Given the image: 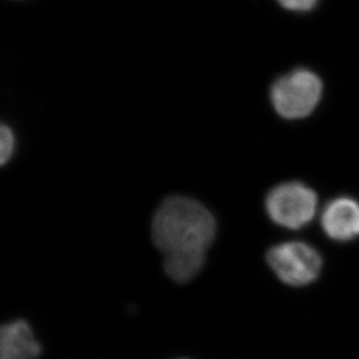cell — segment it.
<instances>
[{"mask_svg":"<svg viewBox=\"0 0 359 359\" xmlns=\"http://www.w3.org/2000/svg\"><path fill=\"white\" fill-rule=\"evenodd\" d=\"M41 353V344L27 322L17 320L3 325L0 359H38Z\"/></svg>","mask_w":359,"mask_h":359,"instance_id":"cell-6","label":"cell"},{"mask_svg":"<svg viewBox=\"0 0 359 359\" xmlns=\"http://www.w3.org/2000/svg\"><path fill=\"white\" fill-rule=\"evenodd\" d=\"M322 227L329 238L350 241L359 236V203L351 198L332 200L321 217Z\"/></svg>","mask_w":359,"mask_h":359,"instance_id":"cell-5","label":"cell"},{"mask_svg":"<svg viewBox=\"0 0 359 359\" xmlns=\"http://www.w3.org/2000/svg\"><path fill=\"white\" fill-rule=\"evenodd\" d=\"M321 95L319 77L307 70H297L276 81L271 100L279 116L286 119H302L314 111Z\"/></svg>","mask_w":359,"mask_h":359,"instance_id":"cell-2","label":"cell"},{"mask_svg":"<svg viewBox=\"0 0 359 359\" xmlns=\"http://www.w3.org/2000/svg\"><path fill=\"white\" fill-rule=\"evenodd\" d=\"M318 198L314 191L302 183H285L269 194L265 206L276 224L299 229L309 224L316 214Z\"/></svg>","mask_w":359,"mask_h":359,"instance_id":"cell-4","label":"cell"},{"mask_svg":"<svg viewBox=\"0 0 359 359\" xmlns=\"http://www.w3.org/2000/svg\"><path fill=\"white\" fill-rule=\"evenodd\" d=\"M1 164L5 165L7 161L10 160L13 154L14 146V134L12 129L7 126H1Z\"/></svg>","mask_w":359,"mask_h":359,"instance_id":"cell-7","label":"cell"},{"mask_svg":"<svg viewBox=\"0 0 359 359\" xmlns=\"http://www.w3.org/2000/svg\"><path fill=\"white\" fill-rule=\"evenodd\" d=\"M281 6L291 11H309L316 6L318 0H278Z\"/></svg>","mask_w":359,"mask_h":359,"instance_id":"cell-8","label":"cell"},{"mask_svg":"<svg viewBox=\"0 0 359 359\" xmlns=\"http://www.w3.org/2000/svg\"><path fill=\"white\" fill-rule=\"evenodd\" d=\"M269 265L285 284L305 286L319 277L322 258L319 252L304 242H287L269 250Z\"/></svg>","mask_w":359,"mask_h":359,"instance_id":"cell-3","label":"cell"},{"mask_svg":"<svg viewBox=\"0 0 359 359\" xmlns=\"http://www.w3.org/2000/svg\"><path fill=\"white\" fill-rule=\"evenodd\" d=\"M215 233V219L203 203L180 196L166 198L153 219V240L164 254L166 275L176 283L194 279Z\"/></svg>","mask_w":359,"mask_h":359,"instance_id":"cell-1","label":"cell"}]
</instances>
